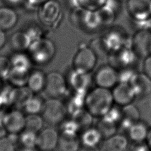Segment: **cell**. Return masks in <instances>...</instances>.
<instances>
[{
    "instance_id": "obj_1",
    "label": "cell",
    "mask_w": 151,
    "mask_h": 151,
    "mask_svg": "<svg viewBox=\"0 0 151 151\" xmlns=\"http://www.w3.org/2000/svg\"><path fill=\"white\" fill-rule=\"evenodd\" d=\"M111 90L96 87L86 95L85 109L94 117H103L114 104Z\"/></svg>"
},
{
    "instance_id": "obj_2",
    "label": "cell",
    "mask_w": 151,
    "mask_h": 151,
    "mask_svg": "<svg viewBox=\"0 0 151 151\" xmlns=\"http://www.w3.org/2000/svg\"><path fill=\"white\" fill-rule=\"evenodd\" d=\"M70 20L76 28L85 32H96L103 28L96 11L79 6L72 9Z\"/></svg>"
},
{
    "instance_id": "obj_3",
    "label": "cell",
    "mask_w": 151,
    "mask_h": 151,
    "mask_svg": "<svg viewBox=\"0 0 151 151\" xmlns=\"http://www.w3.org/2000/svg\"><path fill=\"white\" fill-rule=\"evenodd\" d=\"M28 51L33 64L44 65L49 63L54 57L56 48L51 40L42 37L32 43Z\"/></svg>"
},
{
    "instance_id": "obj_4",
    "label": "cell",
    "mask_w": 151,
    "mask_h": 151,
    "mask_svg": "<svg viewBox=\"0 0 151 151\" xmlns=\"http://www.w3.org/2000/svg\"><path fill=\"white\" fill-rule=\"evenodd\" d=\"M67 114L64 103L57 98H48L45 101L41 113L44 123L52 127L60 126L66 119Z\"/></svg>"
},
{
    "instance_id": "obj_5",
    "label": "cell",
    "mask_w": 151,
    "mask_h": 151,
    "mask_svg": "<svg viewBox=\"0 0 151 151\" xmlns=\"http://www.w3.org/2000/svg\"><path fill=\"white\" fill-rule=\"evenodd\" d=\"M97 61V55L89 46L81 47L73 57L72 68L78 72L90 73L94 69Z\"/></svg>"
},
{
    "instance_id": "obj_6",
    "label": "cell",
    "mask_w": 151,
    "mask_h": 151,
    "mask_svg": "<svg viewBox=\"0 0 151 151\" xmlns=\"http://www.w3.org/2000/svg\"><path fill=\"white\" fill-rule=\"evenodd\" d=\"M66 77L61 73L52 71L46 74L44 92L48 98L59 99L65 95L68 89Z\"/></svg>"
},
{
    "instance_id": "obj_7",
    "label": "cell",
    "mask_w": 151,
    "mask_h": 151,
    "mask_svg": "<svg viewBox=\"0 0 151 151\" xmlns=\"http://www.w3.org/2000/svg\"><path fill=\"white\" fill-rule=\"evenodd\" d=\"M62 9L56 0H48L40 6L38 12L39 19L47 27H55L62 18Z\"/></svg>"
},
{
    "instance_id": "obj_8",
    "label": "cell",
    "mask_w": 151,
    "mask_h": 151,
    "mask_svg": "<svg viewBox=\"0 0 151 151\" xmlns=\"http://www.w3.org/2000/svg\"><path fill=\"white\" fill-rule=\"evenodd\" d=\"M109 64L117 70L133 67L136 60L138 58L130 47H123L114 50L107 56Z\"/></svg>"
},
{
    "instance_id": "obj_9",
    "label": "cell",
    "mask_w": 151,
    "mask_h": 151,
    "mask_svg": "<svg viewBox=\"0 0 151 151\" xmlns=\"http://www.w3.org/2000/svg\"><path fill=\"white\" fill-rule=\"evenodd\" d=\"M130 48L138 58L143 59L151 54V31L141 29L130 40Z\"/></svg>"
},
{
    "instance_id": "obj_10",
    "label": "cell",
    "mask_w": 151,
    "mask_h": 151,
    "mask_svg": "<svg viewBox=\"0 0 151 151\" xmlns=\"http://www.w3.org/2000/svg\"><path fill=\"white\" fill-rule=\"evenodd\" d=\"M126 7L133 20L139 22L151 20V0H127Z\"/></svg>"
},
{
    "instance_id": "obj_11",
    "label": "cell",
    "mask_w": 151,
    "mask_h": 151,
    "mask_svg": "<svg viewBox=\"0 0 151 151\" xmlns=\"http://www.w3.org/2000/svg\"><path fill=\"white\" fill-rule=\"evenodd\" d=\"M60 133L54 127L42 128L37 136L35 148L38 151H54L57 148Z\"/></svg>"
},
{
    "instance_id": "obj_12",
    "label": "cell",
    "mask_w": 151,
    "mask_h": 151,
    "mask_svg": "<svg viewBox=\"0 0 151 151\" xmlns=\"http://www.w3.org/2000/svg\"><path fill=\"white\" fill-rule=\"evenodd\" d=\"M93 78L96 87L109 90H111L119 82L117 70L109 64L100 67Z\"/></svg>"
},
{
    "instance_id": "obj_13",
    "label": "cell",
    "mask_w": 151,
    "mask_h": 151,
    "mask_svg": "<svg viewBox=\"0 0 151 151\" xmlns=\"http://www.w3.org/2000/svg\"><path fill=\"white\" fill-rule=\"evenodd\" d=\"M2 120L7 133L9 134H19L25 128V113L17 109L6 113Z\"/></svg>"
},
{
    "instance_id": "obj_14",
    "label": "cell",
    "mask_w": 151,
    "mask_h": 151,
    "mask_svg": "<svg viewBox=\"0 0 151 151\" xmlns=\"http://www.w3.org/2000/svg\"><path fill=\"white\" fill-rule=\"evenodd\" d=\"M100 38L110 52L123 47L127 46V37L124 31L119 27L109 29Z\"/></svg>"
},
{
    "instance_id": "obj_15",
    "label": "cell",
    "mask_w": 151,
    "mask_h": 151,
    "mask_svg": "<svg viewBox=\"0 0 151 151\" xmlns=\"http://www.w3.org/2000/svg\"><path fill=\"white\" fill-rule=\"evenodd\" d=\"M90 74L78 72L72 68L68 77L66 78L68 86L71 87L72 91L87 94L93 82V78Z\"/></svg>"
},
{
    "instance_id": "obj_16",
    "label": "cell",
    "mask_w": 151,
    "mask_h": 151,
    "mask_svg": "<svg viewBox=\"0 0 151 151\" xmlns=\"http://www.w3.org/2000/svg\"><path fill=\"white\" fill-rule=\"evenodd\" d=\"M114 103L123 107L132 104L136 96L129 83L118 82L111 90Z\"/></svg>"
},
{
    "instance_id": "obj_17",
    "label": "cell",
    "mask_w": 151,
    "mask_h": 151,
    "mask_svg": "<svg viewBox=\"0 0 151 151\" xmlns=\"http://www.w3.org/2000/svg\"><path fill=\"white\" fill-rule=\"evenodd\" d=\"M129 84L136 98L143 99L151 94V78L143 72H136Z\"/></svg>"
},
{
    "instance_id": "obj_18",
    "label": "cell",
    "mask_w": 151,
    "mask_h": 151,
    "mask_svg": "<svg viewBox=\"0 0 151 151\" xmlns=\"http://www.w3.org/2000/svg\"><path fill=\"white\" fill-rule=\"evenodd\" d=\"M129 140L127 136L117 133L104 139L99 147L100 151H127Z\"/></svg>"
},
{
    "instance_id": "obj_19",
    "label": "cell",
    "mask_w": 151,
    "mask_h": 151,
    "mask_svg": "<svg viewBox=\"0 0 151 151\" xmlns=\"http://www.w3.org/2000/svg\"><path fill=\"white\" fill-rule=\"evenodd\" d=\"M140 117L139 110L133 103L122 107L121 119L118 125L119 129L127 131L133 123L140 120Z\"/></svg>"
},
{
    "instance_id": "obj_20",
    "label": "cell",
    "mask_w": 151,
    "mask_h": 151,
    "mask_svg": "<svg viewBox=\"0 0 151 151\" xmlns=\"http://www.w3.org/2000/svg\"><path fill=\"white\" fill-rule=\"evenodd\" d=\"M9 59L11 70L23 73H29L32 70L31 65L33 63L28 54L24 52H15Z\"/></svg>"
},
{
    "instance_id": "obj_21",
    "label": "cell",
    "mask_w": 151,
    "mask_h": 151,
    "mask_svg": "<svg viewBox=\"0 0 151 151\" xmlns=\"http://www.w3.org/2000/svg\"><path fill=\"white\" fill-rule=\"evenodd\" d=\"M81 145L99 146L103 140L100 131L96 126H90L80 130L78 134Z\"/></svg>"
},
{
    "instance_id": "obj_22",
    "label": "cell",
    "mask_w": 151,
    "mask_h": 151,
    "mask_svg": "<svg viewBox=\"0 0 151 151\" xmlns=\"http://www.w3.org/2000/svg\"><path fill=\"white\" fill-rule=\"evenodd\" d=\"M45 82L46 74L41 70L34 69L29 72L26 86L33 94H38L44 91Z\"/></svg>"
},
{
    "instance_id": "obj_23",
    "label": "cell",
    "mask_w": 151,
    "mask_h": 151,
    "mask_svg": "<svg viewBox=\"0 0 151 151\" xmlns=\"http://www.w3.org/2000/svg\"><path fill=\"white\" fill-rule=\"evenodd\" d=\"M80 146L78 134L60 133L57 148L59 151H78Z\"/></svg>"
},
{
    "instance_id": "obj_24",
    "label": "cell",
    "mask_w": 151,
    "mask_h": 151,
    "mask_svg": "<svg viewBox=\"0 0 151 151\" xmlns=\"http://www.w3.org/2000/svg\"><path fill=\"white\" fill-rule=\"evenodd\" d=\"M149 128L147 124L142 120L133 123L127 130V137L132 142H145Z\"/></svg>"
},
{
    "instance_id": "obj_25",
    "label": "cell",
    "mask_w": 151,
    "mask_h": 151,
    "mask_svg": "<svg viewBox=\"0 0 151 151\" xmlns=\"http://www.w3.org/2000/svg\"><path fill=\"white\" fill-rule=\"evenodd\" d=\"M18 19L17 12L8 6L0 7V29L4 31L12 29Z\"/></svg>"
},
{
    "instance_id": "obj_26",
    "label": "cell",
    "mask_w": 151,
    "mask_h": 151,
    "mask_svg": "<svg viewBox=\"0 0 151 151\" xmlns=\"http://www.w3.org/2000/svg\"><path fill=\"white\" fill-rule=\"evenodd\" d=\"M10 43L15 52H24V51H28L32 42L27 32L21 31L12 34Z\"/></svg>"
},
{
    "instance_id": "obj_27",
    "label": "cell",
    "mask_w": 151,
    "mask_h": 151,
    "mask_svg": "<svg viewBox=\"0 0 151 151\" xmlns=\"http://www.w3.org/2000/svg\"><path fill=\"white\" fill-rule=\"evenodd\" d=\"M86 94L81 93L72 91L67 97L68 100L64 103L67 108L68 114L71 116L80 110L85 108V98Z\"/></svg>"
},
{
    "instance_id": "obj_28",
    "label": "cell",
    "mask_w": 151,
    "mask_h": 151,
    "mask_svg": "<svg viewBox=\"0 0 151 151\" xmlns=\"http://www.w3.org/2000/svg\"><path fill=\"white\" fill-rule=\"evenodd\" d=\"M45 101L37 94H32L24 104V112L27 114H37L41 113Z\"/></svg>"
},
{
    "instance_id": "obj_29",
    "label": "cell",
    "mask_w": 151,
    "mask_h": 151,
    "mask_svg": "<svg viewBox=\"0 0 151 151\" xmlns=\"http://www.w3.org/2000/svg\"><path fill=\"white\" fill-rule=\"evenodd\" d=\"M95 126L100 131L103 139L117 133L119 130L116 123L104 117L99 118V120Z\"/></svg>"
},
{
    "instance_id": "obj_30",
    "label": "cell",
    "mask_w": 151,
    "mask_h": 151,
    "mask_svg": "<svg viewBox=\"0 0 151 151\" xmlns=\"http://www.w3.org/2000/svg\"><path fill=\"white\" fill-rule=\"evenodd\" d=\"M71 118L77 123L80 129L92 126L94 118L85 108L81 109L71 116Z\"/></svg>"
},
{
    "instance_id": "obj_31",
    "label": "cell",
    "mask_w": 151,
    "mask_h": 151,
    "mask_svg": "<svg viewBox=\"0 0 151 151\" xmlns=\"http://www.w3.org/2000/svg\"><path fill=\"white\" fill-rule=\"evenodd\" d=\"M102 27L110 25L115 19V11L107 3L105 6L96 11Z\"/></svg>"
},
{
    "instance_id": "obj_32",
    "label": "cell",
    "mask_w": 151,
    "mask_h": 151,
    "mask_svg": "<svg viewBox=\"0 0 151 151\" xmlns=\"http://www.w3.org/2000/svg\"><path fill=\"white\" fill-rule=\"evenodd\" d=\"M44 123L41 114H27L25 129L38 133L43 128Z\"/></svg>"
},
{
    "instance_id": "obj_33",
    "label": "cell",
    "mask_w": 151,
    "mask_h": 151,
    "mask_svg": "<svg viewBox=\"0 0 151 151\" xmlns=\"http://www.w3.org/2000/svg\"><path fill=\"white\" fill-rule=\"evenodd\" d=\"M76 7L96 11L106 5L108 0H74Z\"/></svg>"
},
{
    "instance_id": "obj_34",
    "label": "cell",
    "mask_w": 151,
    "mask_h": 151,
    "mask_svg": "<svg viewBox=\"0 0 151 151\" xmlns=\"http://www.w3.org/2000/svg\"><path fill=\"white\" fill-rule=\"evenodd\" d=\"M19 140L22 144L23 148H35L37 133L24 129L21 133Z\"/></svg>"
},
{
    "instance_id": "obj_35",
    "label": "cell",
    "mask_w": 151,
    "mask_h": 151,
    "mask_svg": "<svg viewBox=\"0 0 151 151\" xmlns=\"http://www.w3.org/2000/svg\"><path fill=\"white\" fill-rule=\"evenodd\" d=\"M117 72L119 82L127 83H129L130 81L136 73L133 67H129L117 70Z\"/></svg>"
},
{
    "instance_id": "obj_36",
    "label": "cell",
    "mask_w": 151,
    "mask_h": 151,
    "mask_svg": "<svg viewBox=\"0 0 151 151\" xmlns=\"http://www.w3.org/2000/svg\"><path fill=\"white\" fill-rule=\"evenodd\" d=\"M11 70L10 59L6 57L0 56V77L7 78Z\"/></svg>"
},
{
    "instance_id": "obj_37",
    "label": "cell",
    "mask_w": 151,
    "mask_h": 151,
    "mask_svg": "<svg viewBox=\"0 0 151 151\" xmlns=\"http://www.w3.org/2000/svg\"><path fill=\"white\" fill-rule=\"evenodd\" d=\"M0 151H17L14 142L6 136L0 138Z\"/></svg>"
},
{
    "instance_id": "obj_38",
    "label": "cell",
    "mask_w": 151,
    "mask_h": 151,
    "mask_svg": "<svg viewBox=\"0 0 151 151\" xmlns=\"http://www.w3.org/2000/svg\"><path fill=\"white\" fill-rule=\"evenodd\" d=\"M25 31L27 32L29 37H30L32 43L42 37V31L38 27H30Z\"/></svg>"
},
{
    "instance_id": "obj_39",
    "label": "cell",
    "mask_w": 151,
    "mask_h": 151,
    "mask_svg": "<svg viewBox=\"0 0 151 151\" xmlns=\"http://www.w3.org/2000/svg\"><path fill=\"white\" fill-rule=\"evenodd\" d=\"M127 151H150L147 143L145 142H132L129 145Z\"/></svg>"
},
{
    "instance_id": "obj_40",
    "label": "cell",
    "mask_w": 151,
    "mask_h": 151,
    "mask_svg": "<svg viewBox=\"0 0 151 151\" xmlns=\"http://www.w3.org/2000/svg\"><path fill=\"white\" fill-rule=\"evenodd\" d=\"M143 72L151 78V54L144 58Z\"/></svg>"
},
{
    "instance_id": "obj_41",
    "label": "cell",
    "mask_w": 151,
    "mask_h": 151,
    "mask_svg": "<svg viewBox=\"0 0 151 151\" xmlns=\"http://www.w3.org/2000/svg\"><path fill=\"white\" fill-rule=\"evenodd\" d=\"M48 0H25L26 2L29 6H41Z\"/></svg>"
},
{
    "instance_id": "obj_42",
    "label": "cell",
    "mask_w": 151,
    "mask_h": 151,
    "mask_svg": "<svg viewBox=\"0 0 151 151\" xmlns=\"http://www.w3.org/2000/svg\"><path fill=\"white\" fill-rule=\"evenodd\" d=\"M78 151H100V150L99 146H88L81 145Z\"/></svg>"
},
{
    "instance_id": "obj_43",
    "label": "cell",
    "mask_w": 151,
    "mask_h": 151,
    "mask_svg": "<svg viewBox=\"0 0 151 151\" xmlns=\"http://www.w3.org/2000/svg\"><path fill=\"white\" fill-rule=\"evenodd\" d=\"M7 37L5 31L0 29V49H1L6 44Z\"/></svg>"
},
{
    "instance_id": "obj_44",
    "label": "cell",
    "mask_w": 151,
    "mask_h": 151,
    "mask_svg": "<svg viewBox=\"0 0 151 151\" xmlns=\"http://www.w3.org/2000/svg\"><path fill=\"white\" fill-rule=\"evenodd\" d=\"M6 134H7V132H6V131L4 127V126L3 124L2 120L1 119L0 120V138L6 136Z\"/></svg>"
},
{
    "instance_id": "obj_45",
    "label": "cell",
    "mask_w": 151,
    "mask_h": 151,
    "mask_svg": "<svg viewBox=\"0 0 151 151\" xmlns=\"http://www.w3.org/2000/svg\"><path fill=\"white\" fill-rule=\"evenodd\" d=\"M25 0H5L6 2L12 5H18L22 3Z\"/></svg>"
},
{
    "instance_id": "obj_46",
    "label": "cell",
    "mask_w": 151,
    "mask_h": 151,
    "mask_svg": "<svg viewBox=\"0 0 151 151\" xmlns=\"http://www.w3.org/2000/svg\"><path fill=\"white\" fill-rule=\"evenodd\" d=\"M146 143H147L150 150L151 151V127L149 128L148 134L146 140Z\"/></svg>"
},
{
    "instance_id": "obj_47",
    "label": "cell",
    "mask_w": 151,
    "mask_h": 151,
    "mask_svg": "<svg viewBox=\"0 0 151 151\" xmlns=\"http://www.w3.org/2000/svg\"><path fill=\"white\" fill-rule=\"evenodd\" d=\"M2 78L0 77V91H1V90L2 89Z\"/></svg>"
},
{
    "instance_id": "obj_48",
    "label": "cell",
    "mask_w": 151,
    "mask_h": 151,
    "mask_svg": "<svg viewBox=\"0 0 151 151\" xmlns=\"http://www.w3.org/2000/svg\"><path fill=\"white\" fill-rule=\"evenodd\" d=\"M116 1H117L119 2H126L127 0H116Z\"/></svg>"
}]
</instances>
